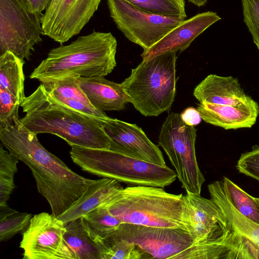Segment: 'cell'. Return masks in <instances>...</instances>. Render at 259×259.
I'll list each match as a JSON object with an SVG mask.
<instances>
[{
  "instance_id": "52a82bcc",
  "label": "cell",
  "mask_w": 259,
  "mask_h": 259,
  "mask_svg": "<svg viewBox=\"0 0 259 259\" xmlns=\"http://www.w3.org/2000/svg\"><path fill=\"white\" fill-rule=\"evenodd\" d=\"M196 129L182 119L180 114L170 113L161 126L158 144L175 169L182 187L186 192L200 195L205 178L196 158Z\"/></svg>"
},
{
  "instance_id": "ac0fdd59",
  "label": "cell",
  "mask_w": 259,
  "mask_h": 259,
  "mask_svg": "<svg viewBox=\"0 0 259 259\" xmlns=\"http://www.w3.org/2000/svg\"><path fill=\"white\" fill-rule=\"evenodd\" d=\"M123 187L115 179L96 180L87 191L70 208L57 218L65 225L91 211L109 204Z\"/></svg>"
},
{
  "instance_id": "ba28073f",
  "label": "cell",
  "mask_w": 259,
  "mask_h": 259,
  "mask_svg": "<svg viewBox=\"0 0 259 259\" xmlns=\"http://www.w3.org/2000/svg\"><path fill=\"white\" fill-rule=\"evenodd\" d=\"M42 14L34 12L26 0H0V56L10 52L29 59L42 41Z\"/></svg>"
},
{
  "instance_id": "d6a6232c",
  "label": "cell",
  "mask_w": 259,
  "mask_h": 259,
  "mask_svg": "<svg viewBox=\"0 0 259 259\" xmlns=\"http://www.w3.org/2000/svg\"><path fill=\"white\" fill-rule=\"evenodd\" d=\"M180 116L185 123L192 126L198 125L202 119L197 109L192 107L185 109L180 114Z\"/></svg>"
},
{
  "instance_id": "9a60e30c",
  "label": "cell",
  "mask_w": 259,
  "mask_h": 259,
  "mask_svg": "<svg viewBox=\"0 0 259 259\" xmlns=\"http://www.w3.org/2000/svg\"><path fill=\"white\" fill-rule=\"evenodd\" d=\"M208 190L232 231L241 240L242 259H259V224L243 215L232 205L225 194L222 180L209 184Z\"/></svg>"
},
{
  "instance_id": "7402d4cb",
  "label": "cell",
  "mask_w": 259,
  "mask_h": 259,
  "mask_svg": "<svg viewBox=\"0 0 259 259\" xmlns=\"http://www.w3.org/2000/svg\"><path fill=\"white\" fill-rule=\"evenodd\" d=\"M24 63V61L10 52L0 56V88L13 95L20 104L26 97L23 69Z\"/></svg>"
},
{
  "instance_id": "d6986e66",
  "label": "cell",
  "mask_w": 259,
  "mask_h": 259,
  "mask_svg": "<svg viewBox=\"0 0 259 259\" xmlns=\"http://www.w3.org/2000/svg\"><path fill=\"white\" fill-rule=\"evenodd\" d=\"M77 83L92 105L101 111H120L131 103L121 83L104 76L78 77Z\"/></svg>"
},
{
  "instance_id": "6da1fadb",
  "label": "cell",
  "mask_w": 259,
  "mask_h": 259,
  "mask_svg": "<svg viewBox=\"0 0 259 259\" xmlns=\"http://www.w3.org/2000/svg\"><path fill=\"white\" fill-rule=\"evenodd\" d=\"M0 140L8 151L30 168L37 190L57 217L70 208L87 191L94 180L75 173L39 142L37 135L21 123L0 125Z\"/></svg>"
},
{
  "instance_id": "e575fe53",
  "label": "cell",
  "mask_w": 259,
  "mask_h": 259,
  "mask_svg": "<svg viewBox=\"0 0 259 259\" xmlns=\"http://www.w3.org/2000/svg\"><path fill=\"white\" fill-rule=\"evenodd\" d=\"M51 0H26L30 9L35 13H42L46 10Z\"/></svg>"
},
{
  "instance_id": "9c48e42d",
  "label": "cell",
  "mask_w": 259,
  "mask_h": 259,
  "mask_svg": "<svg viewBox=\"0 0 259 259\" xmlns=\"http://www.w3.org/2000/svg\"><path fill=\"white\" fill-rule=\"evenodd\" d=\"M111 17L117 28L131 42L145 51L185 18L144 11L126 0H107Z\"/></svg>"
},
{
  "instance_id": "484cf974",
  "label": "cell",
  "mask_w": 259,
  "mask_h": 259,
  "mask_svg": "<svg viewBox=\"0 0 259 259\" xmlns=\"http://www.w3.org/2000/svg\"><path fill=\"white\" fill-rule=\"evenodd\" d=\"M77 77L69 76L58 79L43 81L41 82L46 90L58 100L72 99L92 105L79 87Z\"/></svg>"
},
{
  "instance_id": "8992f818",
  "label": "cell",
  "mask_w": 259,
  "mask_h": 259,
  "mask_svg": "<svg viewBox=\"0 0 259 259\" xmlns=\"http://www.w3.org/2000/svg\"><path fill=\"white\" fill-rule=\"evenodd\" d=\"M176 52L143 60L121 83L135 109L145 116L168 111L176 93Z\"/></svg>"
},
{
  "instance_id": "e0dca14e",
  "label": "cell",
  "mask_w": 259,
  "mask_h": 259,
  "mask_svg": "<svg viewBox=\"0 0 259 259\" xmlns=\"http://www.w3.org/2000/svg\"><path fill=\"white\" fill-rule=\"evenodd\" d=\"M197 110L205 122L225 130L250 128L259 114L258 103L248 96L234 105L200 103Z\"/></svg>"
},
{
  "instance_id": "277c9868",
  "label": "cell",
  "mask_w": 259,
  "mask_h": 259,
  "mask_svg": "<svg viewBox=\"0 0 259 259\" xmlns=\"http://www.w3.org/2000/svg\"><path fill=\"white\" fill-rule=\"evenodd\" d=\"M184 205L182 194L159 187L133 186L123 188L105 207L122 223L186 230Z\"/></svg>"
},
{
  "instance_id": "836d02e7",
  "label": "cell",
  "mask_w": 259,
  "mask_h": 259,
  "mask_svg": "<svg viewBox=\"0 0 259 259\" xmlns=\"http://www.w3.org/2000/svg\"><path fill=\"white\" fill-rule=\"evenodd\" d=\"M15 187L14 181L0 179V205L7 204Z\"/></svg>"
},
{
  "instance_id": "d4e9b609",
  "label": "cell",
  "mask_w": 259,
  "mask_h": 259,
  "mask_svg": "<svg viewBox=\"0 0 259 259\" xmlns=\"http://www.w3.org/2000/svg\"><path fill=\"white\" fill-rule=\"evenodd\" d=\"M83 218L91 236L96 241L115 232L122 224L106 207L97 208Z\"/></svg>"
},
{
  "instance_id": "44dd1931",
  "label": "cell",
  "mask_w": 259,
  "mask_h": 259,
  "mask_svg": "<svg viewBox=\"0 0 259 259\" xmlns=\"http://www.w3.org/2000/svg\"><path fill=\"white\" fill-rule=\"evenodd\" d=\"M64 237L76 259H101L97 242L91 236L83 217L66 224Z\"/></svg>"
},
{
  "instance_id": "f546056e",
  "label": "cell",
  "mask_w": 259,
  "mask_h": 259,
  "mask_svg": "<svg viewBox=\"0 0 259 259\" xmlns=\"http://www.w3.org/2000/svg\"><path fill=\"white\" fill-rule=\"evenodd\" d=\"M19 106L20 103L13 95L0 88V125L11 123L14 117H19Z\"/></svg>"
},
{
  "instance_id": "30bf717a",
  "label": "cell",
  "mask_w": 259,
  "mask_h": 259,
  "mask_svg": "<svg viewBox=\"0 0 259 259\" xmlns=\"http://www.w3.org/2000/svg\"><path fill=\"white\" fill-rule=\"evenodd\" d=\"M183 224L195 244L223 245L233 250L235 237L226 217L212 199L186 192Z\"/></svg>"
},
{
  "instance_id": "8fae6325",
  "label": "cell",
  "mask_w": 259,
  "mask_h": 259,
  "mask_svg": "<svg viewBox=\"0 0 259 259\" xmlns=\"http://www.w3.org/2000/svg\"><path fill=\"white\" fill-rule=\"evenodd\" d=\"M65 224L52 214L34 215L22 234L23 259H76L66 241Z\"/></svg>"
},
{
  "instance_id": "3957f363",
  "label": "cell",
  "mask_w": 259,
  "mask_h": 259,
  "mask_svg": "<svg viewBox=\"0 0 259 259\" xmlns=\"http://www.w3.org/2000/svg\"><path fill=\"white\" fill-rule=\"evenodd\" d=\"M117 46L111 33L94 31L51 50L30 78L41 82L69 76H105L116 65Z\"/></svg>"
},
{
  "instance_id": "7a4b0ae2",
  "label": "cell",
  "mask_w": 259,
  "mask_h": 259,
  "mask_svg": "<svg viewBox=\"0 0 259 259\" xmlns=\"http://www.w3.org/2000/svg\"><path fill=\"white\" fill-rule=\"evenodd\" d=\"M21 124L37 135L57 136L71 146L110 149L111 140L100 119L85 114L54 97L42 84L21 103Z\"/></svg>"
},
{
  "instance_id": "603a6c76",
  "label": "cell",
  "mask_w": 259,
  "mask_h": 259,
  "mask_svg": "<svg viewBox=\"0 0 259 259\" xmlns=\"http://www.w3.org/2000/svg\"><path fill=\"white\" fill-rule=\"evenodd\" d=\"M101 259L147 258L146 254L138 246L117 235L114 232L98 239Z\"/></svg>"
},
{
  "instance_id": "ffe728a7",
  "label": "cell",
  "mask_w": 259,
  "mask_h": 259,
  "mask_svg": "<svg viewBox=\"0 0 259 259\" xmlns=\"http://www.w3.org/2000/svg\"><path fill=\"white\" fill-rule=\"evenodd\" d=\"M193 95L200 103L231 105L238 104L247 96L237 78L215 74H210L201 81Z\"/></svg>"
},
{
  "instance_id": "2e32d148",
  "label": "cell",
  "mask_w": 259,
  "mask_h": 259,
  "mask_svg": "<svg viewBox=\"0 0 259 259\" xmlns=\"http://www.w3.org/2000/svg\"><path fill=\"white\" fill-rule=\"evenodd\" d=\"M221 19L214 12L198 13L184 20L152 47L143 51L141 56L146 61L168 52H183L198 35Z\"/></svg>"
},
{
  "instance_id": "5b68a950",
  "label": "cell",
  "mask_w": 259,
  "mask_h": 259,
  "mask_svg": "<svg viewBox=\"0 0 259 259\" xmlns=\"http://www.w3.org/2000/svg\"><path fill=\"white\" fill-rule=\"evenodd\" d=\"M70 157L83 171L132 186L164 188L177 178L175 170L109 149L71 146Z\"/></svg>"
},
{
  "instance_id": "4fadbf2b",
  "label": "cell",
  "mask_w": 259,
  "mask_h": 259,
  "mask_svg": "<svg viewBox=\"0 0 259 259\" xmlns=\"http://www.w3.org/2000/svg\"><path fill=\"white\" fill-rule=\"evenodd\" d=\"M101 0H51L41 17L42 35L61 45L79 34Z\"/></svg>"
},
{
  "instance_id": "4dcf8cb0",
  "label": "cell",
  "mask_w": 259,
  "mask_h": 259,
  "mask_svg": "<svg viewBox=\"0 0 259 259\" xmlns=\"http://www.w3.org/2000/svg\"><path fill=\"white\" fill-rule=\"evenodd\" d=\"M236 168L240 173L259 181V146L254 145L251 151L242 153Z\"/></svg>"
},
{
  "instance_id": "5bb4252c",
  "label": "cell",
  "mask_w": 259,
  "mask_h": 259,
  "mask_svg": "<svg viewBox=\"0 0 259 259\" xmlns=\"http://www.w3.org/2000/svg\"><path fill=\"white\" fill-rule=\"evenodd\" d=\"M102 127L111 140L112 151L153 164L166 165L161 151L135 124L109 117Z\"/></svg>"
},
{
  "instance_id": "4316f807",
  "label": "cell",
  "mask_w": 259,
  "mask_h": 259,
  "mask_svg": "<svg viewBox=\"0 0 259 259\" xmlns=\"http://www.w3.org/2000/svg\"><path fill=\"white\" fill-rule=\"evenodd\" d=\"M138 8L153 14L187 18L185 0H126Z\"/></svg>"
},
{
  "instance_id": "f1b7e54d",
  "label": "cell",
  "mask_w": 259,
  "mask_h": 259,
  "mask_svg": "<svg viewBox=\"0 0 259 259\" xmlns=\"http://www.w3.org/2000/svg\"><path fill=\"white\" fill-rule=\"evenodd\" d=\"M243 20L259 51V0H241Z\"/></svg>"
},
{
  "instance_id": "cb8c5ba5",
  "label": "cell",
  "mask_w": 259,
  "mask_h": 259,
  "mask_svg": "<svg viewBox=\"0 0 259 259\" xmlns=\"http://www.w3.org/2000/svg\"><path fill=\"white\" fill-rule=\"evenodd\" d=\"M225 194L232 205L243 215L259 224V202L233 182L223 177Z\"/></svg>"
},
{
  "instance_id": "74e56055",
  "label": "cell",
  "mask_w": 259,
  "mask_h": 259,
  "mask_svg": "<svg viewBox=\"0 0 259 259\" xmlns=\"http://www.w3.org/2000/svg\"><path fill=\"white\" fill-rule=\"evenodd\" d=\"M256 199L257 200V201L259 202V198H256Z\"/></svg>"
},
{
  "instance_id": "8d00e7d4",
  "label": "cell",
  "mask_w": 259,
  "mask_h": 259,
  "mask_svg": "<svg viewBox=\"0 0 259 259\" xmlns=\"http://www.w3.org/2000/svg\"><path fill=\"white\" fill-rule=\"evenodd\" d=\"M189 3L193 4L194 5L201 7L205 6L207 3L208 0H187Z\"/></svg>"
},
{
  "instance_id": "1f68e13d",
  "label": "cell",
  "mask_w": 259,
  "mask_h": 259,
  "mask_svg": "<svg viewBox=\"0 0 259 259\" xmlns=\"http://www.w3.org/2000/svg\"><path fill=\"white\" fill-rule=\"evenodd\" d=\"M19 160L0 144V179L14 181V175L18 171Z\"/></svg>"
},
{
  "instance_id": "d590c367",
  "label": "cell",
  "mask_w": 259,
  "mask_h": 259,
  "mask_svg": "<svg viewBox=\"0 0 259 259\" xmlns=\"http://www.w3.org/2000/svg\"><path fill=\"white\" fill-rule=\"evenodd\" d=\"M17 211V210L10 207L8 204L5 205H0V219L5 218L6 217Z\"/></svg>"
},
{
  "instance_id": "83f0119b",
  "label": "cell",
  "mask_w": 259,
  "mask_h": 259,
  "mask_svg": "<svg viewBox=\"0 0 259 259\" xmlns=\"http://www.w3.org/2000/svg\"><path fill=\"white\" fill-rule=\"evenodd\" d=\"M31 214L17 211L0 219V241L10 240L28 226Z\"/></svg>"
},
{
  "instance_id": "7c38bea8",
  "label": "cell",
  "mask_w": 259,
  "mask_h": 259,
  "mask_svg": "<svg viewBox=\"0 0 259 259\" xmlns=\"http://www.w3.org/2000/svg\"><path fill=\"white\" fill-rule=\"evenodd\" d=\"M114 232L138 246L147 258L185 259L188 249L195 244L189 232L180 228L122 223Z\"/></svg>"
}]
</instances>
